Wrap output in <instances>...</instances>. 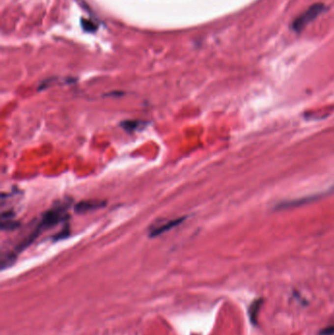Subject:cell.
Listing matches in <instances>:
<instances>
[{"mask_svg": "<svg viewBox=\"0 0 334 335\" xmlns=\"http://www.w3.org/2000/svg\"><path fill=\"white\" fill-rule=\"evenodd\" d=\"M70 205L71 201L69 199L63 200L57 202L54 206H52L45 213H43L36 226L32 229V231L29 234H28L17 245H15V247L13 248V252L16 255H19L30 243H32L33 240L36 239V237L40 235L44 230L49 229L57 225L58 223L65 222L68 219V209Z\"/></svg>", "mask_w": 334, "mask_h": 335, "instance_id": "1", "label": "cell"}, {"mask_svg": "<svg viewBox=\"0 0 334 335\" xmlns=\"http://www.w3.org/2000/svg\"><path fill=\"white\" fill-rule=\"evenodd\" d=\"M326 10V5L324 3H316L310 6L304 13L298 16L292 23V29L296 32L302 31L311 22L316 20L320 14Z\"/></svg>", "mask_w": 334, "mask_h": 335, "instance_id": "2", "label": "cell"}, {"mask_svg": "<svg viewBox=\"0 0 334 335\" xmlns=\"http://www.w3.org/2000/svg\"><path fill=\"white\" fill-rule=\"evenodd\" d=\"M186 217H181V218H176V219H170V220H164L163 222H157L154 223L150 228H149V233L148 235L150 237H156L159 236L165 232L168 231L171 228L176 227L178 224H180Z\"/></svg>", "mask_w": 334, "mask_h": 335, "instance_id": "3", "label": "cell"}, {"mask_svg": "<svg viewBox=\"0 0 334 335\" xmlns=\"http://www.w3.org/2000/svg\"><path fill=\"white\" fill-rule=\"evenodd\" d=\"M105 205H106V202L101 201V200H84L76 204L74 209H75V212L78 214H84L93 210L104 208Z\"/></svg>", "mask_w": 334, "mask_h": 335, "instance_id": "4", "label": "cell"}, {"mask_svg": "<svg viewBox=\"0 0 334 335\" xmlns=\"http://www.w3.org/2000/svg\"><path fill=\"white\" fill-rule=\"evenodd\" d=\"M147 125L146 122L143 121H136V120H128V121H124L121 123V127L130 133H134L137 131H139L141 129H143L145 126Z\"/></svg>", "mask_w": 334, "mask_h": 335, "instance_id": "5", "label": "cell"}, {"mask_svg": "<svg viewBox=\"0 0 334 335\" xmlns=\"http://www.w3.org/2000/svg\"><path fill=\"white\" fill-rule=\"evenodd\" d=\"M261 304H262V300H257L255 302L252 303V305L249 308V317L250 320L253 324L257 323V319H258V315H259V311L261 308Z\"/></svg>", "mask_w": 334, "mask_h": 335, "instance_id": "6", "label": "cell"}, {"mask_svg": "<svg viewBox=\"0 0 334 335\" xmlns=\"http://www.w3.org/2000/svg\"><path fill=\"white\" fill-rule=\"evenodd\" d=\"M82 27L86 32H94L98 28L97 24L89 19H82Z\"/></svg>", "mask_w": 334, "mask_h": 335, "instance_id": "7", "label": "cell"}, {"mask_svg": "<svg viewBox=\"0 0 334 335\" xmlns=\"http://www.w3.org/2000/svg\"><path fill=\"white\" fill-rule=\"evenodd\" d=\"M334 335V327H330L328 329H325L322 333L321 335Z\"/></svg>", "mask_w": 334, "mask_h": 335, "instance_id": "8", "label": "cell"}]
</instances>
